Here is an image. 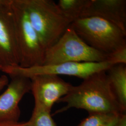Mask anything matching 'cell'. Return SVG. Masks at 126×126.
<instances>
[{
	"label": "cell",
	"instance_id": "11",
	"mask_svg": "<svg viewBox=\"0 0 126 126\" xmlns=\"http://www.w3.org/2000/svg\"><path fill=\"white\" fill-rule=\"evenodd\" d=\"M126 64H115L107 73L112 89L122 109L126 112Z\"/></svg>",
	"mask_w": 126,
	"mask_h": 126
},
{
	"label": "cell",
	"instance_id": "7",
	"mask_svg": "<svg viewBox=\"0 0 126 126\" xmlns=\"http://www.w3.org/2000/svg\"><path fill=\"white\" fill-rule=\"evenodd\" d=\"M30 79L35 106L50 112L54 104L67 94L73 86L53 74L37 75Z\"/></svg>",
	"mask_w": 126,
	"mask_h": 126
},
{
	"label": "cell",
	"instance_id": "15",
	"mask_svg": "<svg viewBox=\"0 0 126 126\" xmlns=\"http://www.w3.org/2000/svg\"><path fill=\"white\" fill-rule=\"evenodd\" d=\"M108 61L115 64H126V46L121 48L108 55Z\"/></svg>",
	"mask_w": 126,
	"mask_h": 126
},
{
	"label": "cell",
	"instance_id": "18",
	"mask_svg": "<svg viewBox=\"0 0 126 126\" xmlns=\"http://www.w3.org/2000/svg\"><path fill=\"white\" fill-rule=\"evenodd\" d=\"M9 83L8 77L5 75H2L0 77V92L3 90Z\"/></svg>",
	"mask_w": 126,
	"mask_h": 126
},
{
	"label": "cell",
	"instance_id": "13",
	"mask_svg": "<svg viewBox=\"0 0 126 126\" xmlns=\"http://www.w3.org/2000/svg\"><path fill=\"white\" fill-rule=\"evenodd\" d=\"M27 122V126H57L50 111L35 105L32 116Z\"/></svg>",
	"mask_w": 126,
	"mask_h": 126
},
{
	"label": "cell",
	"instance_id": "8",
	"mask_svg": "<svg viewBox=\"0 0 126 126\" xmlns=\"http://www.w3.org/2000/svg\"><path fill=\"white\" fill-rule=\"evenodd\" d=\"M0 63L3 67L19 64L11 0H0Z\"/></svg>",
	"mask_w": 126,
	"mask_h": 126
},
{
	"label": "cell",
	"instance_id": "16",
	"mask_svg": "<svg viewBox=\"0 0 126 126\" xmlns=\"http://www.w3.org/2000/svg\"><path fill=\"white\" fill-rule=\"evenodd\" d=\"M113 126H126V114H120Z\"/></svg>",
	"mask_w": 126,
	"mask_h": 126
},
{
	"label": "cell",
	"instance_id": "14",
	"mask_svg": "<svg viewBox=\"0 0 126 126\" xmlns=\"http://www.w3.org/2000/svg\"><path fill=\"white\" fill-rule=\"evenodd\" d=\"M118 114L100 113H90L78 126H102Z\"/></svg>",
	"mask_w": 126,
	"mask_h": 126
},
{
	"label": "cell",
	"instance_id": "10",
	"mask_svg": "<svg viewBox=\"0 0 126 126\" xmlns=\"http://www.w3.org/2000/svg\"><path fill=\"white\" fill-rule=\"evenodd\" d=\"M88 16L103 18L126 32V0H91L81 17Z\"/></svg>",
	"mask_w": 126,
	"mask_h": 126
},
{
	"label": "cell",
	"instance_id": "1",
	"mask_svg": "<svg viewBox=\"0 0 126 126\" xmlns=\"http://www.w3.org/2000/svg\"><path fill=\"white\" fill-rule=\"evenodd\" d=\"M60 102L66 105L55 114L72 108L85 110L89 114L126 113L112 89L107 71L96 72L83 79L79 85L73 86L67 94L58 102Z\"/></svg>",
	"mask_w": 126,
	"mask_h": 126
},
{
	"label": "cell",
	"instance_id": "17",
	"mask_svg": "<svg viewBox=\"0 0 126 126\" xmlns=\"http://www.w3.org/2000/svg\"><path fill=\"white\" fill-rule=\"evenodd\" d=\"M0 126H27V122H8L0 123Z\"/></svg>",
	"mask_w": 126,
	"mask_h": 126
},
{
	"label": "cell",
	"instance_id": "2",
	"mask_svg": "<svg viewBox=\"0 0 126 126\" xmlns=\"http://www.w3.org/2000/svg\"><path fill=\"white\" fill-rule=\"evenodd\" d=\"M30 21L45 50L55 44L72 22L52 0H22Z\"/></svg>",
	"mask_w": 126,
	"mask_h": 126
},
{
	"label": "cell",
	"instance_id": "4",
	"mask_svg": "<svg viewBox=\"0 0 126 126\" xmlns=\"http://www.w3.org/2000/svg\"><path fill=\"white\" fill-rule=\"evenodd\" d=\"M15 33L19 55V66L43 65L45 50L32 27L22 0H11Z\"/></svg>",
	"mask_w": 126,
	"mask_h": 126
},
{
	"label": "cell",
	"instance_id": "6",
	"mask_svg": "<svg viewBox=\"0 0 126 126\" xmlns=\"http://www.w3.org/2000/svg\"><path fill=\"white\" fill-rule=\"evenodd\" d=\"M114 64L110 61L101 62H67L29 68L6 66L2 68L1 72L10 77L22 76L30 78L37 75L53 74L76 77L84 79L96 72L107 71Z\"/></svg>",
	"mask_w": 126,
	"mask_h": 126
},
{
	"label": "cell",
	"instance_id": "19",
	"mask_svg": "<svg viewBox=\"0 0 126 126\" xmlns=\"http://www.w3.org/2000/svg\"><path fill=\"white\" fill-rule=\"evenodd\" d=\"M119 114H118L115 115L114 117H113V118L110 120L109 121H108V122H107L106 123H105V124H104L103 126H113L115 122H116V120H117V117L119 115Z\"/></svg>",
	"mask_w": 126,
	"mask_h": 126
},
{
	"label": "cell",
	"instance_id": "5",
	"mask_svg": "<svg viewBox=\"0 0 126 126\" xmlns=\"http://www.w3.org/2000/svg\"><path fill=\"white\" fill-rule=\"evenodd\" d=\"M108 61V55L88 45L71 25L58 41L45 50L43 65L67 62H101Z\"/></svg>",
	"mask_w": 126,
	"mask_h": 126
},
{
	"label": "cell",
	"instance_id": "3",
	"mask_svg": "<svg viewBox=\"0 0 126 126\" xmlns=\"http://www.w3.org/2000/svg\"><path fill=\"white\" fill-rule=\"evenodd\" d=\"M71 25L88 45L108 55L126 46V32L103 18L81 17Z\"/></svg>",
	"mask_w": 126,
	"mask_h": 126
},
{
	"label": "cell",
	"instance_id": "12",
	"mask_svg": "<svg viewBox=\"0 0 126 126\" xmlns=\"http://www.w3.org/2000/svg\"><path fill=\"white\" fill-rule=\"evenodd\" d=\"M91 0H59V9L72 22L81 18L90 4Z\"/></svg>",
	"mask_w": 126,
	"mask_h": 126
},
{
	"label": "cell",
	"instance_id": "9",
	"mask_svg": "<svg viewBox=\"0 0 126 126\" xmlns=\"http://www.w3.org/2000/svg\"><path fill=\"white\" fill-rule=\"evenodd\" d=\"M10 77L12 79L7 89L0 95V123L19 122L21 114L19 104L23 97L31 91L30 78L22 76Z\"/></svg>",
	"mask_w": 126,
	"mask_h": 126
},
{
	"label": "cell",
	"instance_id": "20",
	"mask_svg": "<svg viewBox=\"0 0 126 126\" xmlns=\"http://www.w3.org/2000/svg\"><path fill=\"white\" fill-rule=\"evenodd\" d=\"M2 68H3V66H2V65L0 63V71H1Z\"/></svg>",
	"mask_w": 126,
	"mask_h": 126
}]
</instances>
